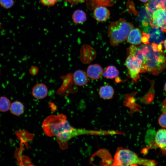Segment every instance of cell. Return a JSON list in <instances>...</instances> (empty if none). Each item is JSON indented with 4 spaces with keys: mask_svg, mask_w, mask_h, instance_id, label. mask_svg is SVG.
<instances>
[{
    "mask_svg": "<svg viewBox=\"0 0 166 166\" xmlns=\"http://www.w3.org/2000/svg\"><path fill=\"white\" fill-rule=\"evenodd\" d=\"M162 48L161 43L132 45L127 49V53L141 60V73L157 75L166 68V55Z\"/></svg>",
    "mask_w": 166,
    "mask_h": 166,
    "instance_id": "6da1fadb",
    "label": "cell"
},
{
    "mask_svg": "<svg viewBox=\"0 0 166 166\" xmlns=\"http://www.w3.org/2000/svg\"><path fill=\"white\" fill-rule=\"evenodd\" d=\"M45 134L49 137H56L72 130L74 128L63 114L51 115L47 117L42 124Z\"/></svg>",
    "mask_w": 166,
    "mask_h": 166,
    "instance_id": "7a4b0ae2",
    "label": "cell"
},
{
    "mask_svg": "<svg viewBox=\"0 0 166 166\" xmlns=\"http://www.w3.org/2000/svg\"><path fill=\"white\" fill-rule=\"evenodd\" d=\"M113 165L155 166L157 163L154 160L142 158L128 149L119 148L114 155Z\"/></svg>",
    "mask_w": 166,
    "mask_h": 166,
    "instance_id": "3957f363",
    "label": "cell"
},
{
    "mask_svg": "<svg viewBox=\"0 0 166 166\" xmlns=\"http://www.w3.org/2000/svg\"><path fill=\"white\" fill-rule=\"evenodd\" d=\"M134 28L132 23L123 18L111 22L108 27L111 45L115 46L125 41L130 32Z\"/></svg>",
    "mask_w": 166,
    "mask_h": 166,
    "instance_id": "277c9868",
    "label": "cell"
},
{
    "mask_svg": "<svg viewBox=\"0 0 166 166\" xmlns=\"http://www.w3.org/2000/svg\"><path fill=\"white\" fill-rule=\"evenodd\" d=\"M96 133L95 130L74 128L72 130L56 137V141L61 149L64 150L68 148V142L72 138L81 135H95Z\"/></svg>",
    "mask_w": 166,
    "mask_h": 166,
    "instance_id": "5b68a950",
    "label": "cell"
},
{
    "mask_svg": "<svg viewBox=\"0 0 166 166\" xmlns=\"http://www.w3.org/2000/svg\"><path fill=\"white\" fill-rule=\"evenodd\" d=\"M125 65L128 69L131 77L135 82L140 78L142 62L139 57L131 55H128L125 61Z\"/></svg>",
    "mask_w": 166,
    "mask_h": 166,
    "instance_id": "8992f818",
    "label": "cell"
},
{
    "mask_svg": "<svg viewBox=\"0 0 166 166\" xmlns=\"http://www.w3.org/2000/svg\"><path fill=\"white\" fill-rule=\"evenodd\" d=\"M142 28L144 33L147 34L149 36L150 44H160L164 43L165 37L160 28L152 27L150 24L142 26Z\"/></svg>",
    "mask_w": 166,
    "mask_h": 166,
    "instance_id": "52a82bcc",
    "label": "cell"
},
{
    "mask_svg": "<svg viewBox=\"0 0 166 166\" xmlns=\"http://www.w3.org/2000/svg\"><path fill=\"white\" fill-rule=\"evenodd\" d=\"M149 24L152 26L159 27L166 33V11L162 9L154 11Z\"/></svg>",
    "mask_w": 166,
    "mask_h": 166,
    "instance_id": "ba28073f",
    "label": "cell"
},
{
    "mask_svg": "<svg viewBox=\"0 0 166 166\" xmlns=\"http://www.w3.org/2000/svg\"><path fill=\"white\" fill-rule=\"evenodd\" d=\"M81 57L82 62L85 64L88 63L95 57L96 52L90 45H84L81 50Z\"/></svg>",
    "mask_w": 166,
    "mask_h": 166,
    "instance_id": "9c48e42d",
    "label": "cell"
},
{
    "mask_svg": "<svg viewBox=\"0 0 166 166\" xmlns=\"http://www.w3.org/2000/svg\"><path fill=\"white\" fill-rule=\"evenodd\" d=\"M155 143L164 154H166V129H160L157 132L155 137Z\"/></svg>",
    "mask_w": 166,
    "mask_h": 166,
    "instance_id": "30bf717a",
    "label": "cell"
},
{
    "mask_svg": "<svg viewBox=\"0 0 166 166\" xmlns=\"http://www.w3.org/2000/svg\"><path fill=\"white\" fill-rule=\"evenodd\" d=\"M94 10V17L98 22H105L109 17L110 11L105 6H98Z\"/></svg>",
    "mask_w": 166,
    "mask_h": 166,
    "instance_id": "8fae6325",
    "label": "cell"
},
{
    "mask_svg": "<svg viewBox=\"0 0 166 166\" xmlns=\"http://www.w3.org/2000/svg\"><path fill=\"white\" fill-rule=\"evenodd\" d=\"M116 0H85L87 8L92 10L99 6H112Z\"/></svg>",
    "mask_w": 166,
    "mask_h": 166,
    "instance_id": "7c38bea8",
    "label": "cell"
},
{
    "mask_svg": "<svg viewBox=\"0 0 166 166\" xmlns=\"http://www.w3.org/2000/svg\"><path fill=\"white\" fill-rule=\"evenodd\" d=\"M48 93V89L44 84L38 83L34 85L32 89V93L35 98L38 99H42L46 97Z\"/></svg>",
    "mask_w": 166,
    "mask_h": 166,
    "instance_id": "4fadbf2b",
    "label": "cell"
},
{
    "mask_svg": "<svg viewBox=\"0 0 166 166\" xmlns=\"http://www.w3.org/2000/svg\"><path fill=\"white\" fill-rule=\"evenodd\" d=\"M142 33L139 29L134 28L130 32L127 39V41L132 45H139L142 42Z\"/></svg>",
    "mask_w": 166,
    "mask_h": 166,
    "instance_id": "5bb4252c",
    "label": "cell"
},
{
    "mask_svg": "<svg viewBox=\"0 0 166 166\" xmlns=\"http://www.w3.org/2000/svg\"><path fill=\"white\" fill-rule=\"evenodd\" d=\"M103 69L98 64H93L89 65L87 69V75L93 80L99 78L103 75Z\"/></svg>",
    "mask_w": 166,
    "mask_h": 166,
    "instance_id": "9a60e30c",
    "label": "cell"
},
{
    "mask_svg": "<svg viewBox=\"0 0 166 166\" xmlns=\"http://www.w3.org/2000/svg\"><path fill=\"white\" fill-rule=\"evenodd\" d=\"M73 78L75 83L79 86H84L88 82L87 74L83 70H77L73 74Z\"/></svg>",
    "mask_w": 166,
    "mask_h": 166,
    "instance_id": "2e32d148",
    "label": "cell"
},
{
    "mask_svg": "<svg viewBox=\"0 0 166 166\" xmlns=\"http://www.w3.org/2000/svg\"><path fill=\"white\" fill-rule=\"evenodd\" d=\"M114 93V90L113 87L109 85H105L101 87L99 91L100 97L105 100L112 98Z\"/></svg>",
    "mask_w": 166,
    "mask_h": 166,
    "instance_id": "e0dca14e",
    "label": "cell"
},
{
    "mask_svg": "<svg viewBox=\"0 0 166 166\" xmlns=\"http://www.w3.org/2000/svg\"><path fill=\"white\" fill-rule=\"evenodd\" d=\"M10 109L13 114L19 116L24 112V106L21 102L16 101L11 104Z\"/></svg>",
    "mask_w": 166,
    "mask_h": 166,
    "instance_id": "ac0fdd59",
    "label": "cell"
},
{
    "mask_svg": "<svg viewBox=\"0 0 166 166\" xmlns=\"http://www.w3.org/2000/svg\"><path fill=\"white\" fill-rule=\"evenodd\" d=\"M72 18L73 22L76 24L82 23L87 19L86 13L81 10H75L73 14Z\"/></svg>",
    "mask_w": 166,
    "mask_h": 166,
    "instance_id": "d6986e66",
    "label": "cell"
},
{
    "mask_svg": "<svg viewBox=\"0 0 166 166\" xmlns=\"http://www.w3.org/2000/svg\"><path fill=\"white\" fill-rule=\"evenodd\" d=\"M119 74V71L113 65L108 66L103 71V75L104 77L109 79H113L117 77Z\"/></svg>",
    "mask_w": 166,
    "mask_h": 166,
    "instance_id": "ffe728a7",
    "label": "cell"
},
{
    "mask_svg": "<svg viewBox=\"0 0 166 166\" xmlns=\"http://www.w3.org/2000/svg\"><path fill=\"white\" fill-rule=\"evenodd\" d=\"M162 0H149L144 4L147 10L152 13L158 9V7Z\"/></svg>",
    "mask_w": 166,
    "mask_h": 166,
    "instance_id": "44dd1931",
    "label": "cell"
},
{
    "mask_svg": "<svg viewBox=\"0 0 166 166\" xmlns=\"http://www.w3.org/2000/svg\"><path fill=\"white\" fill-rule=\"evenodd\" d=\"M11 103L9 100L5 97H0V111L5 112L10 109Z\"/></svg>",
    "mask_w": 166,
    "mask_h": 166,
    "instance_id": "7402d4cb",
    "label": "cell"
},
{
    "mask_svg": "<svg viewBox=\"0 0 166 166\" xmlns=\"http://www.w3.org/2000/svg\"><path fill=\"white\" fill-rule=\"evenodd\" d=\"M14 4L13 0H0V5L5 9H9Z\"/></svg>",
    "mask_w": 166,
    "mask_h": 166,
    "instance_id": "603a6c76",
    "label": "cell"
},
{
    "mask_svg": "<svg viewBox=\"0 0 166 166\" xmlns=\"http://www.w3.org/2000/svg\"><path fill=\"white\" fill-rule=\"evenodd\" d=\"M158 122L161 127L166 128V112H164L160 116L158 119Z\"/></svg>",
    "mask_w": 166,
    "mask_h": 166,
    "instance_id": "cb8c5ba5",
    "label": "cell"
},
{
    "mask_svg": "<svg viewBox=\"0 0 166 166\" xmlns=\"http://www.w3.org/2000/svg\"><path fill=\"white\" fill-rule=\"evenodd\" d=\"M58 0H40L41 3L47 6H51L54 5Z\"/></svg>",
    "mask_w": 166,
    "mask_h": 166,
    "instance_id": "d4e9b609",
    "label": "cell"
},
{
    "mask_svg": "<svg viewBox=\"0 0 166 166\" xmlns=\"http://www.w3.org/2000/svg\"><path fill=\"white\" fill-rule=\"evenodd\" d=\"M67 1L70 3L73 4L77 5L79 3L84 2H85V0H65Z\"/></svg>",
    "mask_w": 166,
    "mask_h": 166,
    "instance_id": "484cf974",
    "label": "cell"
},
{
    "mask_svg": "<svg viewBox=\"0 0 166 166\" xmlns=\"http://www.w3.org/2000/svg\"><path fill=\"white\" fill-rule=\"evenodd\" d=\"M38 72V68L35 67L33 66L31 67L30 70V73L32 75L36 74Z\"/></svg>",
    "mask_w": 166,
    "mask_h": 166,
    "instance_id": "4316f807",
    "label": "cell"
},
{
    "mask_svg": "<svg viewBox=\"0 0 166 166\" xmlns=\"http://www.w3.org/2000/svg\"><path fill=\"white\" fill-rule=\"evenodd\" d=\"M160 6V9L166 11V0H162Z\"/></svg>",
    "mask_w": 166,
    "mask_h": 166,
    "instance_id": "83f0119b",
    "label": "cell"
},
{
    "mask_svg": "<svg viewBox=\"0 0 166 166\" xmlns=\"http://www.w3.org/2000/svg\"><path fill=\"white\" fill-rule=\"evenodd\" d=\"M164 45L165 48V50H166V39L164 42Z\"/></svg>",
    "mask_w": 166,
    "mask_h": 166,
    "instance_id": "f1b7e54d",
    "label": "cell"
},
{
    "mask_svg": "<svg viewBox=\"0 0 166 166\" xmlns=\"http://www.w3.org/2000/svg\"><path fill=\"white\" fill-rule=\"evenodd\" d=\"M140 0L141 2H147L149 0Z\"/></svg>",
    "mask_w": 166,
    "mask_h": 166,
    "instance_id": "f546056e",
    "label": "cell"
},
{
    "mask_svg": "<svg viewBox=\"0 0 166 166\" xmlns=\"http://www.w3.org/2000/svg\"><path fill=\"white\" fill-rule=\"evenodd\" d=\"M164 89L166 92V82L165 83L164 86Z\"/></svg>",
    "mask_w": 166,
    "mask_h": 166,
    "instance_id": "4dcf8cb0",
    "label": "cell"
}]
</instances>
